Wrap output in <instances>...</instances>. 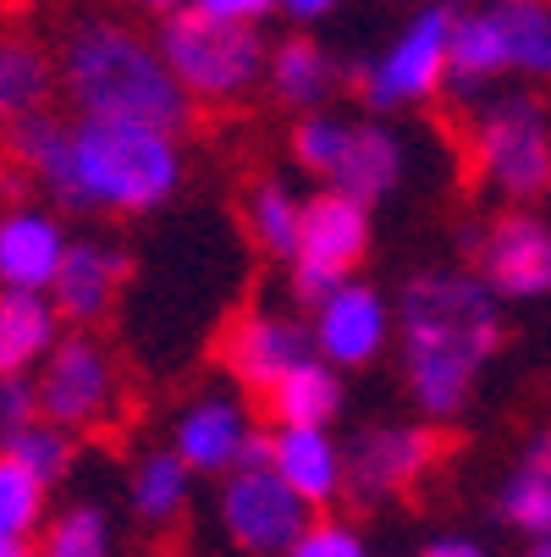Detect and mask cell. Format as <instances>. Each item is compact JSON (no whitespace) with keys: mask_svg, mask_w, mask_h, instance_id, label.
I'll list each match as a JSON object with an SVG mask.
<instances>
[{"mask_svg":"<svg viewBox=\"0 0 551 557\" xmlns=\"http://www.w3.org/2000/svg\"><path fill=\"white\" fill-rule=\"evenodd\" d=\"M403 375L430 420H452L502 343L497 293L480 271H419L398 298Z\"/></svg>","mask_w":551,"mask_h":557,"instance_id":"obj_1","label":"cell"},{"mask_svg":"<svg viewBox=\"0 0 551 557\" xmlns=\"http://www.w3.org/2000/svg\"><path fill=\"white\" fill-rule=\"evenodd\" d=\"M61 84L84 122H143L161 133L188 127V95L161 50L122 23H84L61 50Z\"/></svg>","mask_w":551,"mask_h":557,"instance_id":"obj_2","label":"cell"},{"mask_svg":"<svg viewBox=\"0 0 551 557\" xmlns=\"http://www.w3.org/2000/svg\"><path fill=\"white\" fill-rule=\"evenodd\" d=\"M183 183L177 133L143 122H72V166H66V210H116L143 215L166 205Z\"/></svg>","mask_w":551,"mask_h":557,"instance_id":"obj_3","label":"cell"},{"mask_svg":"<svg viewBox=\"0 0 551 557\" xmlns=\"http://www.w3.org/2000/svg\"><path fill=\"white\" fill-rule=\"evenodd\" d=\"M161 50L166 72L177 77V89L188 100H215V106H231L243 100L260 77H265V39L243 23H215V17H199V12H172L161 23Z\"/></svg>","mask_w":551,"mask_h":557,"instance_id":"obj_4","label":"cell"},{"mask_svg":"<svg viewBox=\"0 0 551 557\" xmlns=\"http://www.w3.org/2000/svg\"><path fill=\"white\" fill-rule=\"evenodd\" d=\"M475 166L508 199L551 188V116L529 95L491 100L475 122Z\"/></svg>","mask_w":551,"mask_h":557,"instance_id":"obj_5","label":"cell"},{"mask_svg":"<svg viewBox=\"0 0 551 557\" xmlns=\"http://www.w3.org/2000/svg\"><path fill=\"white\" fill-rule=\"evenodd\" d=\"M34 392H39V420L77 436V431H95L116 414L122 381H116V364H111L105 343L77 332V337H61L50 348V359L39 364Z\"/></svg>","mask_w":551,"mask_h":557,"instance_id":"obj_6","label":"cell"},{"mask_svg":"<svg viewBox=\"0 0 551 557\" xmlns=\"http://www.w3.org/2000/svg\"><path fill=\"white\" fill-rule=\"evenodd\" d=\"M452 7H430L419 12L398 39H391L364 72V106L370 111H398V106H419L447 84V39H452Z\"/></svg>","mask_w":551,"mask_h":557,"instance_id":"obj_7","label":"cell"},{"mask_svg":"<svg viewBox=\"0 0 551 557\" xmlns=\"http://www.w3.org/2000/svg\"><path fill=\"white\" fill-rule=\"evenodd\" d=\"M314 524V508L298 503L271 469H231L221 486V530L254 557H287L292 541Z\"/></svg>","mask_w":551,"mask_h":557,"instance_id":"obj_8","label":"cell"},{"mask_svg":"<svg viewBox=\"0 0 551 557\" xmlns=\"http://www.w3.org/2000/svg\"><path fill=\"white\" fill-rule=\"evenodd\" d=\"M436 453L441 447L425 425H370V431H359L353 447H342L353 503H386V497L419 486V474L436 463Z\"/></svg>","mask_w":551,"mask_h":557,"instance_id":"obj_9","label":"cell"},{"mask_svg":"<svg viewBox=\"0 0 551 557\" xmlns=\"http://www.w3.org/2000/svg\"><path fill=\"white\" fill-rule=\"evenodd\" d=\"M221 359H226L231 375H238V386L271 397L298 364L314 359V337H309V326L292 321V314L249 309L243 321H231V332L221 343Z\"/></svg>","mask_w":551,"mask_h":557,"instance_id":"obj_10","label":"cell"},{"mask_svg":"<svg viewBox=\"0 0 551 557\" xmlns=\"http://www.w3.org/2000/svg\"><path fill=\"white\" fill-rule=\"evenodd\" d=\"M480 282L497 298H546L551 293V221L513 210L480 237Z\"/></svg>","mask_w":551,"mask_h":557,"instance_id":"obj_11","label":"cell"},{"mask_svg":"<svg viewBox=\"0 0 551 557\" xmlns=\"http://www.w3.org/2000/svg\"><path fill=\"white\" fill-rule=\"evenodd\" d=\"M309 337H314V359H326L331 370L337 364H348V370H359V364H370L380 348H386V337H391V309H386V298L370 287V282H342L321 309L309 314Z\"/></svg>","mask_w":551,"mask_h":557,"instance_id":"obj_12","label":"cell"},{"mask_svg":"<svg viewBox=\"0 0 551 557\" xmlns=\"http://www.w3.org/2000/svg\"><path fill=\"white\" fill-rule=\"evenodd\" d=\"M72 237L45 205L0 210V293H50Z\"/></svg>","mask_w":551,"mask_h":557,"instance_id":"obj_13","label":"cell"},{"mask_svg":"<svg viewBox=\"0 0 551 557\" xmlns=\"http://www.w3.org/2000/svg\"><path fill=\"white\" fill-rule=\"evenodd\" d=\"M249 409L231 392H204L199 404L183 409L172 453L188 463V474H231L238 469V453L249 442Z\"/></svg>","mask_w":551,"mask_h":557,"instance_id":"obj_14","label":"cell"},{"mask_svg":"<svg viewBox=\"0 0 551 557\" xmlns=\"http://www.w3.org/2000/svg\"><path fill=\"white\" fill-rule=\"evenodd\" d=\"M271 474L309 508H326L348 492L342 447L331 431H303V425H276L271 431Z\"/></svg>","mask_w":551,"mask_h":557,"instance_id":"obj_15","label":"cell"},{"mask_svg":"<svg viewBox=\"0 0 551 557\" xmlns=\"http://www.w3.org/2000/svg\"><path fill=\"white\" fill-rule=\"evenodd\" d=\"M122 282H127V255L116 244H95L89 237V244L66 249V260L50 282V304H55L61 321H77L89 332L95 321H105V309L116 304Z\"/></svg>","mask_w":551,"mask_h":557,"instance_id":"obj_16","label":"cell"},{"mask_svg":"<svg viewBox=\"0 0 551 557\" xmlns=\"http://www.w3.org/2000/svg\"><path fill=\"white\" fill-rule=\"evenodd\" d=\"M370 249V210L342 199V194H314L303 205V226H298V255L292 260H309V265H326V271H353Z\"/></svg>","mask_w":551,"mask_h":557,"instance_id":"obj_17","label":"cell"},{"mask_svg":"<svg viewBox=\"0 0 551 557\" xmlns=\"http://www.w3.org/2000/svg\"><path fill=\"white\" fill-rule=\"evenodd\" d=\"M403 166H409V154H403L398 133L380 127V122H353L348 127V149H342V161H337V172L326 183H331V194H342V199L370 210L375 199H386L391 188L403 183Z\"/></svg>","mask_w":551,"mask_h":557,"instance_id":"obj_18","label":"cell"},{"mask_svg":"<svg viewBox=\"0 0 551 557\" xmlns=\"http://www.w3.org/2000/svg\"><path fill=\"white\" fill-rule=\"evenodd\" d=\"M61 343V314L50 293H0V381L28 375Z\"/></svg>","mask_w":551,"mask_h":557,"instance_id":"obj_19","label":"cell"},{"mask_svg":"<svg viewBox=\"0 0 551 557\" xmlns=\"http://www.w3.org/2000/svg\"><path fill=\"white\" fill-rule=\"evenodd\" d=\"M497 508H502V519H508L513 530H524V535H535V541L551 535V431H540V436L524 447L518 469L508 474L502 492H497Z\"/></svg>","mask_w":551,"mask_h":557,"instance_id":"obj_20","label":"cell"},{"mask_svg":"<svg viewBox=\"0 0 551 557\" xmlns=\"http://www.w3.org/2000/svg\"><path fill=\"white\" fill-rule=\"evenodd\" d=\"M12 161L23 177H34L55 205L66 199V166H72V122L34 111L23 122H12Z\"/></svg>","mask_w":551,"mask_h":557,"instance_id":"obj_21","label":"cell"},{"mask_svg":"<svg viewBox=\"0 0 551 557\" xmlns=\"http://www.w3.org/2000/svg\"><path fill=\"white\" fill-rule=\"evenodd\" d=\"M508 72L551 77V0H486Z\"/></svg>","mask_w":551,"mask_h":557,"instance_id":"obj_22","label":"cell"},{"mask_svg":"<svg viewBox=\"0 0 551 557\" xmlns=\"http://www.w3.org/2000/svg\"><path fill=\"white\" fill-rule=\"evenodd\" d=\"M271 409H276V425L331 431V420L342 414V375L326 359H309L271 392Z\"/></svg>","mask_w":551,"mask_h":557,"instance_id":"obj_23","label":"cell"},{"mask_svg":"<svg viewBox=\"0 0 551 557\" xmlns=\"http://www.w3.org/2000/svg\"><path fill=\"white\" fill-rule=\"evenodd\" d=\"M265 72H271L276 100H287V106H298V111H314V106L331 95V84H337L331 50L314 45V39H303V34L287 39V45H276V55L265 61Z\"/></svg>","mask_w":551,"mask_h":557,"instance_id":"obj_24","label":"cell"},{"mask_svg":"<svg viewBox=\"0 0 551 557\" xmlns=\"http://www.w3.org/2000/svg\"><path fill=\"white\" fill-rule=\"evenodd\" d=\"M188 486H193V474H188V463L172 453V447H161V453H143L138 463H133V481H127V497H133V513L143 519V524H177V513L188 508Z\"/></svg>","mask_w":551,"mask_h":557,"instance_id":"obj_25","label":"cell"},{"mask_svg":"<svg viewBox=\"0 0 551 557\" xmlns=\"http://www.w3.org/2000/svg\"><path fill=\"white\" fill-rule=\"evenodd\" d=\"M50 55L34 39H0V122H23L45 111L50 95Z\"/></svg>","mask_w":551,"mask_h":557,"instance_id":"obj_26","label":"cell"},{"mask_svg":"<svg viewBox=\"0 0 551 557\" xmlns=\"http://www.w3.org/2000/svg\"><path fill=\"white\" fill-rule=\"evenodd\" d=\"M298 226H303V199H292L287 183H260L249 194V232L265 255L292 260L298 255Z\"/></svg>","mask_w":551,"mask_h":557,"instance_id":"obj_27","label":"cell"},{"mask_svg":"<svg viewBox=\"0 0 551 557\" xmlns=\"http://www.w3.org/2000/svg\"><path fill=\"white\" fill-rule=\"evenodd\" d=\"M0 453H7L12 463H23L39 486H55L61 474L72 469V436L55 431V425H45V420H34L28 431L7 436V442H0Z\"/></svg>","mask_w":551,"mask_h":557,"instance_id":"obj_28","label":"cell"},{"mask_svg":"<svg viewBox=\"0 0 551 557\" xmlns=\"http://www.w3.org/2000/svg\"><path fill=\"white\" fill-rule=\"evenodd\" d=\"M45 492L50 486H39L23 463H12L7 453H0V535L28 541L39 513H45Z\"/></svg>","mask_w":551,"mask_h":557,"instance_id":"obj_29","label":"cell"},{"mask_svg":"<svg viewBox=\"0 0 551 557\" xmlns=\"http://www.w3.org/2000/svg\"><path fill=\"white\" fill-rule=\"evenodd\" d=\"M348 127L342 116L331 111H309L298 127H292V154H298V166L314 172V177H331L337 161H342V149H348Z\"/></svg>","mask_w":551,"mask_h":557,"instance_id":"obj_30","label":"cell"},{"mask_svg":"<svg viewBox=\"0 0 551 557\" xmlns=\"http://www.w3.org/2000/svg\"><path fill=\"white\" fill-rule=\"evenodd\" d=\"M39 557H111V524L100 508H66L50 530H45V552Z\"/></svg>","mask_w":551,"mask_h":557,"instance_id":"obj_31","label":"cell"},{"mask_svg":"<svg viewBox=\"0 0 551 557\" xmlns=\"http://www.w3.org/2000/svg\"><path fill=\"white\" fill-rule=\"evenodd\" d=\"M287 557H370V546H364V535H359L353 524H342V519H314V524L292 541Z\"/></svg>","mask_w":551,"mask_h":557,"instance_id":"obj_32","label":"cell"},{"mask_svg":"<svg viewBox=\"0 0 551 557\" xmlns=\"http://www.w3.org/2000/svg\"><path fill=\"white\" fill-rule=\"evenodd\" d=\"M39 420V392L28 375H12V381H0V442L28 431Z\"/></svg>","mask_w":551,"mask_h":557,"instance_id":"obj_33","label":"cell"},{"mask_svg":"<svg viewBox=\"0 0 551 557\" xmlns=\"http://www.w3.org/2000/svg\"><path fill=\"white\" fill-rule=\"evenodd\" d=\"M348 276L342 271H326V265H309V260H292V298L298 304H309V314L321 309L337 287H342Z\"/></svg>","mask_w":551,"mask_h":557,"instance_id":"obj_34","label":"cell"},{"mask_svg":"<svg viewBox=\"0 0 551 557\" xmlns=\"http://www.w3.org/2000/svg\"><path fill=\"white\" fill-rule=\"evenodd\" d=\"M188 12L215 17V23H243V28H254L260 17L276 12V0H188Z\"/></svg>","mask_w":551,"mask_h":557,"instance_id":"obj_35","label":"cell"},{"mask_svg":"<svg viewBox=\"0 0 551 557\" xmlns=\"http://www.w3.org/2000/svg\"><path fill=\"white\" fill-rule=\"evenodd\" d=\"M276 12H287L292 23H321L337 12V0H276Z\"/></svg>","mask_w":551,"mask_h":557,"instance_id":"obj_36","label":"cell"},{"mask_svg":"<svg viewBox=\"0 0 551 557\" xmlns=\"http://www.w3.org/2000/svg\"><path fill=\"white\" fill-rule=\"evenodd\" d=\"M419 557H486V552L468 541V535H441V541H430Z\"/></svg>","mask_w":551,"mask_h":557,"instance_id":"obj_37","label":"cell"},{"mask_svg":"<svg viewBox=\"0 0 551 557\" xmlns=\"http://www.w3.org/2000/svg\"><path fill=\"white\" fill-rule=\"evenodd\" d=\"M0 557H34L28 541H12V535H0Z\"/></svg>","mask_w":551,"mask_h":557,"instance_id":"obj_38","label":"cell"},{"mask_svg":"<svg viewBox=\"0 0 551 557\" xmlns=\"http://www.w3.org/2000/svg\"><path fill=\"white\" fill-rule=\"evenodd\" d=\"M138 7H149V12H166V17H172V12H183V7H188V0H138Z\"/></svg>","mask_w":551,"mask_h":557,"instance_id":"obj_39","label":"cell"},{"mask_svg":"<svg viewBox=\"0 0 551 557\" xmlns=\"http://www.w3.org/2000/svg\"><path fill=\"white\" fill-rule=\"evenodd\" d=\"M529 557H551V535H546V541H535V552H529Z\"/></svg>","mask_w":551,"mask_h":557,"instance_id":"obj_40","label":"cell"},{"mask_svg":"<svg viewBox=\"0 0 551 557\" xmlns=\"http://www.w3.org/2000/svg\"><path fill=\"white\" fill-rule=\"evenodd\" d=\"M0 7H28V0H0Z\"/></svg>","mask_w":551,"mask_h":557,"instance_id":"obj_41","label":"cell"}]
</instances>
